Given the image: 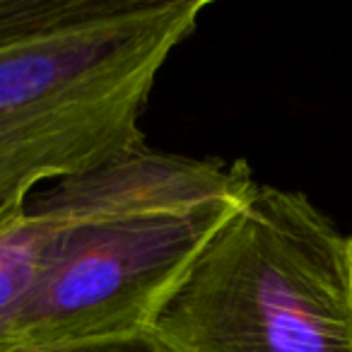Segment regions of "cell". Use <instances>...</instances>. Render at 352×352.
Instances as JSON below:
<instances>
[{
  "label": "cell",
  "mask_w": 352,
  "mask_h": 352,
  "mask_svg": "<svg viewBox=\"0 0 352 352\" xmlns=\"http://www.w3.org/2000/svg\"><path fill=\"white\" fill-rule=\"evenodd\" d=\"M256 184L246 160L164 152L147 140L73 174L68 232L8 347L150 331Z\"/></svg>",
  "instance_id": "7a4b0ae2"
},
{
  "label": "cell",
  "mask_w": 352,
  "mask_h": 352,
  "mask_svg": "<svg viewBox=\"0 0 352 352\" xmlns=\"http://www.w3.org/2000/svg\"><path fill=\"white\" fill-rule=\"evenodd\" d=\"M70 217L73 186L65 176L41 186L0 225V347L12 342L17 321L63 244Z\"/></svg>",
  "instance_id": "277c9868"
},
{
  "label": "cell",
  "mask_w": 352,
  "mask_h": 352,
  "mask_svg": "<svg viewBox=\"0 0 352 352\" xmlns=\"http://www.w3.org/2000/svg\"><path fill=\"white\" fill-rule=\"evenodd\" d=\"M212 0H0V225L145 140L162 68Z\"/></svg>",
  "instance_id": "6da1fadb"
},
{
  "label": "cell",
  "mask_w": 352,
  "mask_h": 352,
  "mask_svg": "<svg viewBox=\"0 0 352 352\" xmlns=\"http://www.w3.org/2000/svg\"><path fill=\"white\" fill-rule=\"evenodd\" d=\"M0 352H169L152 331L128 333V336L92 338V340L63 342V345H12Z\"/></svg>",
  "instance_id": "5b68a950"
},
{
  "label": "cell",
  "mask_w": 352,
  "mask_h": 352,
  "mask_svg": "<svg viewBox=\"0 0 352 352\" xmlns=\"http://www.w3.org/2000/svg\"><path fill=\"white\" fill-rule=\"evenodd\" d=\"M150 331L169 352H352V232L256 184Z\"/></svg>",
  "instance_id": "3957f363"
}]
</instances>
